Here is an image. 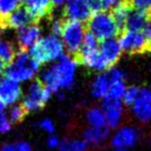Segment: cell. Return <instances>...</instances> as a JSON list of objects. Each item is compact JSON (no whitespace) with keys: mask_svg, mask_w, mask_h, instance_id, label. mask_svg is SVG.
Instances as JSON below:
<instances>
[{"mask_svg":"<svg viewBox=\"0 0 151 151\" xmlns=\"http://www.w3.org/2000/svg\"><path fill=\"white\" fill-rule=\"evenodd\" d=\"M77 64L78 62L73 57L62 54L57 64L42 73V82L51 92H58L60 88H69L73 83Z\"/></svg>","mask_w":151,"mask_h":151,"instance_id":"obj_1","label":"cell"},{"mask_svg":"<svg viewBox=\"0 0 151 151\" xmlns=\"http://www.w3.org/2000/svg\"><path fill=\"white\" fill-rule=\"evenodd\" d=\"M86 29L101 42L114 38L121 33L110 12H99L91 16L87 21Z\"/></svg>","mask_w":151,"mask_h":151,"instance_id":"obj_2","label":"cell"},{"mask_svg":"<svg viewBox=\"0 0 151 151\" xmlns=\"http://www.w3.org/2000/svg\"><path fill=\"white\" fill-rule=\"evenodd\" d=\"M63 44L60 38L54 35H48L38 40L30 48L31 59L40 64L58 59L62 55Z\"/></svg>","mask_w":151,"mask_h":151,"instance_id":"obj_3","label":"cell"},{"mask_svg":"<svg viewBox=\"0 0 151 151\" xmlns=\"http://www.w3.org/2000/svg\"><path fill=\"white\" fill-rule=\"evenodd\" d=\"M85 32H86V26L80 21L67 20L63 18L61 36L63 38L67 52L73 55V57H75L80 51L84 40Z\"/></svg>","mask_w":151,"mask_h":151,"instance_id":"obj_4","label":"cell"},{"mask_svg":"<svg viewBox=\"0 0 151 151\" xmlns=\"http://www.w3.org/2000/svg\"><path fill=\"white\" fill-rule=\"evenodd\" d=\"M35 71L31 67V59L27 51H17L13 62L5 68V77L14 82H23L33 78Z\"/></svg>","mask_w":151,"mask_h":151,"instance_id":"obj_5","label":"cell"},{"mask_svg":"<svg viewBox=\"0 0 151 151\" xmlns=\"http://www.w3.org/2000/svg\"><path fill=\"white\" fill-rule=\"evenodd\" d=\"M51 90L40 80H35L29 87L28 94L24 97L22 107L27 113L45 107L51 97Z\"/></svg>","mask_w":151,"mask_h":151,"instance_id":"obj_6","label":"cell"},{"mask_svg":"<svg viewBox=\"0 0 151 151\" xmlns=\"http://www.w3.org/2000/svg\"><path fill=\"white\" fill-rule=\"evenodd\" d=\"M118 42H119L121 51H124L128 54L134 55L149 52V44L142 31L124 30L122 33H120Z\"/></svg>","mask_w":151,"mask_h":151,"instance_id":"obj_7","label":"cell"},{"mask_svg":"<svg viewBox=\"0 0 151 151\" xmlns=\"http://www.w3.org/2000/svg\"><path fill=\"white\" fill-rule=\"evenodd\" d=\"M64 19L76 21H88L91 12L86 0H66L63 16Z\"/></svg>","mask_w":151,"mask_h":151,"instance_id":"obj_8","label":"cell"},{"mask_svg":"<svg viewBox=\"0 0 151 151\" xmlns=\"http://www.w3.org/2000/svg\"><path fill=\"white\" fill-rule=\"evenodd\" d=\"M22 2L36 23L44 18L52 17L54 11L52 0H22Z\"/></svg>","mask_w":151,"mask_h":151,"instance_id":"obj_9","label":"cell"},{"mask_svg":"<svg viewBox=\"0 0 151 151\" xmlns=\"http://www.w3.org/2000/svg\"><path fill=\"white\" fill-rule=\"evenodd\" d=\"M132 110L136 116L143 122L151 120V90L140 89L137 99L132 104Z\"/></svg>","mask_w":151,"mask_h":151,"instance_id":"obj_10","label":"cell"},{"mask_svg":"<svg viewBox=\"0 0 151 151\" xmlns=\"http://www.w3.org/2000/svg\"><path fill=\"white\" fill-rule=\"evenodd\" d=\"M3 20H4L5 28H13L16 30H20L31 24H37L23 4L18 6Z\"/></svg>","mask_w":151,"mask_h":151,"instance_id":"obj_11","label":"cell"},{"mask_svg":"<svg viewBox=\"0 0 151 151\" xmlns=\"http://www.w3.org/2000/svg\"><path fill=\"white\" fill-rule=\"evenodd\" d=\"M99 53L105 61L108 68H111L119 60L121 56V48L119 46V42L115 38H109L101 42Z\"/></svg>","mask_w":151,"mask_h":151,"instance_id":"obj_12","label":"cell"},{"mask_svg":"<svg viewBox=\"0 0 151 151\" xmlns=\"http://www.w3.org/2000/svg\"><path fill=\"white\" fill-rule=\"evenodd\" d=\"M22 91L17 82L9 80L6 77L0 78V101L5 106L13 105L21 97Z\"/></svg>","mask_w":151,"mask_h":151,"instance_id":"obj_13","label":"cell"},{"mask_svg":"<svg viewBox=\"0 0 151 151\" xmlns=\"http://www.w3.org/2000/svg\"><path fill=\"white\" fill-rule=\"evenodd\" d=\"M103 109L107 124L111 128L116 127L119 124L122 115L121 101H117V99H113L107 95V96L104 97Z\"/></svg>","mask_w":151,"mask_h":151,"instance_id":"obj_14","label":"cell"},{"mask_svg":"<svg viewBox=\"0 0 151 151\" xmlns=\"http://www.w3.org/2000/svg\"><path fill=\"white\" fill-rule=\"evenodd\" d=\"M40 34H42V29L37 24H31L27 27L18 30L17 40L19 49L26 51L28 48H31L38 40Z\"/></svg>","mask_w":151,"mask_h":151,"instance_id":"obj_15","label":"cell"},{"mask_svg":"<svg viewBox=\"0 0 151 151\" xmlns=\"http://www.w3.org/2000/svg\"><path fill=\"white\" fill-rule=\"evenodd\" d=\"M151 20V16L145 12L130 9L125 21V30L129 31H142L146 23Z\"/></svg>","mask_w":151,"mask_h":151,"instance_id":"obj_16","label":"cell"},{"mask_svg":"<svg viewBox=\"0 0 151 151\" xmlns=\"http://www.w3.org/2000/svg\"><path fill=\"white\" fill-rule=\"evenodd\" d=\"M139 134L134 128L123 127L118 130L113 138L112 145L116 148H127L132 147L138 142Z\"/></svg>","mask_w":151,"mask_h":151,"instance_id":"obj_17","label":"cell"},{"mask_svg":"<svg viewBox=\"0 0 151 151\" xmlns=\"http://www.w3.org/2000/svg\"><path fill=\"white\" fill-rule=\"evenodd\" d=\"M109 134H110V130L107 127H104V128L90 127L84 134L85 143L90 145V146H99L101 143H103L108 138Z\"/></svg>","mask_w":151,"mask_h":151,"instance_id":"obj_18","label":"cell"},{"mask_svg":"<svg viewBox=\"0 0 151 151\" xmlns=\"http://www.w3.org/2000/svg\"><path fill=\"white\" fill-rule=\"evenodd\" d=\"M109 91V81L106 73H101L96 77L91 87L92 95L96 99H103L107 96Z\"/></svg>","mask_w":151,"mask_h":151,"instance_id":"obj_19","label":"cell"},{"mask_svg":"<svg viewBox=\"0 0 151 151\" xmlns=\"http://www.w3.org/2000/svg\"><path fill=\"white\" fill-rule=\"evenodd\" d=\"M87 120L92 127L104 128L107 125L105 114L99 108H92L87 112Z\"/></svg>","mask_w":151,"mask_h":151,"instance_id":"obj_20","label":"cell"},{"mask_svg":"<svg viewBox=\"0 0 151 151\" xmlns=\"http://www.w3.org/2000/svg\"><path fill=\"white\" fill-rule=\"evenodd\" d=\"M16 53L17 51L15 49V46L11 42L0 38V58L4 61L5 64L9 65L13 62Z\"/></svg>","mask_w":151,"mask_h":151,"instance_id":"obj_21","label":"cell"},{"mask_svg":"<svg viewBox=\"0 0 151 151\" xmlns=\"http://www.w3.org/2000/svg\"><path fill=\"white\" fill-rule=\"evenodd\" d=\"M125 91H126V87L123 80L117 81V82H114L112 84H110L109 91H108V96L113 99L119 101V99H121L123 97Z\"/></svg>","mask_w":151,"mask_h":151,"instance_id":"obj_22","label":"cell"},{"mask_svg":"<svg viewBox=\"0 0 151 151\" xmlns=\"http://www.w3.org/2000/svg\"><path fill=\"white\" fill-rule=\"evenodd\" d=\"M21 4L22 0H0V17L6 18Z\"/></svg>","mask_w":151,"mask_h":151,"instance_id":"obj_23","label":"cell"},{"mask_svg":"<svg viewBox=\"0 0 151 151\" xmlns=\"http://www.w3.org/2000/svg\"><path fill=\"white\" fill-rule=\"evenodd\" d=\"M27 112L24 110V108L20 106H16V107L12 108L11 113H9V117H11V121L13 123H19L25 118Z\"/></svg>","mask_w":151,"mask_h":151,"instance_id":"obj_24","label":"cell"},{"mask_svg":"<svg viewBox=\"0 0 151 151\" xmlns=\"http://www.w3.org/2000/svg\"><path fill=\"white\" fill-rule=\"evenodd\" d=\"M132 9L145 12L151 16V0H129Z\"/></svg>","mask_w":151,"mask_h":151,"instance_id":"obj_25","label":"cell"},{"mask_svg":"<svg viewBox=\"0 0 151 151\" xmlns=\"http://www.w3.org/2000/svg\"><path fill=\"white\" fill-rule=\"evenodd\" d=\"M139 91H140V89L137 86H130V87H128V88H126L125 93H124L123 97H122L124 104L127 106H132V104H134V99L138 96Z\"/></svg>","mask_w":151,"mask_h":151,"instance_id":"obj_26","label":"cell"},{"mask_svg":"<svg viewBox=\"0 0 151 151\" xmlns=\"http://www.w3.org/2000/svg\"><path fill=\"white\" fill-rule=\"evenodd\" d=\"M106 76H107L108 81H109V86L112 83L123 80V73L118 68H110L108 73H106Z\"/></svg>","mask_w":151,"mask_h":151,"instance_id":"obj_27","label":"cell"},{"mask_svg":"<svg viewBox=\"0 0 151 151\" xmlns=\"http://www.w3.org/2000/svg\"><path fill=\"white\" fill-rule=\"evenodd\" d=\"M62 24H63V17L60 19H54L51 21V33L54 36H61V32H62Z\"/></svg>","mask_w":151,"mask_h":151,"instance_id":"obj_28","label":"cell"},{"mask_svg":"<svg viewBox=\"0 0 151 151\" xmlns=\"http://www.w3.org/2000/svg\"><path fill=\"white\" fill-rule=\"evenodd\" d=\"M87 148V144L85 141L76 140L69 143V150L70 151H84Z\"/></svg>","mask_w":151,"mask_h":151,"instance_id":"obj_29","label":"cell"},{"mask_svg":"<svg viewBox=\"0 0 151 151\" xmlns=\"http://www.w3.org/2000/svg\"><path fill=\"white\" fill-rule=\"evenodd\" d=\"M11 129V123L3 112H0V132H6Z\"/></svg>","mask_w":151,"mask_h":151,"instance_id":"obj_30","label":"cell"},{"mask_svg":"<svg viewBox=\"0 0 151 151\" xmlns=\"http://www.w3.org/2000/svg\"><path fill=\"white\" fill-rule=\"evenodd\" d=\"M40 126H42V129H45L47 132H49V134H52V132H54V129H55L54 124H53V122L51 121L50 119L42 120V123H40Z\"/></svg>","mask_w":151,"mask_h":151,"instance_id":"obj_31","label":"cell"},{"mask_svg":"<svg viewBox=\"0 0 151 151\" xmlns=\"http://www.w3.org/2000/svg\"><path fill=\"white\" fill-rule=\"evenodd\" d=\"M15 145L17 151H31V146L27 142H19Z\"/></svg>","mask_w":151,"mask_h":151,"instance_id":"obj_32","label":"cell"},{"mask_svg":"<svg viewBox=\"0 0 151 151\" xmlns=\"http://www.w3.org/2000/svg\"><path fill=\"white\" fill-rule=\"evenodd\" d=\"M59 145H60V141H59V139L57 138L56 136H52L49 138L48 146L50 147V148H55V147H58Z\"/></svg>","mask_w":151,"mask_h":151,"instance_id":"obj_33","label":"cell"},{"mask_svg":"<svg viewBox=\"0 0 151 151\" xmlns=\"http://www.w3.org/2000/svg\"><path fill=\"white\" fill-rule=\"evenodd\" d=\"M59 151H70L69 150V143L66 140L62 141V143H60L59 145Z\"/></svg>","mask_w":151,"mask_h":151,"instance_id":"obj_34","label":"cell"},{"mask_svg":"<svg viewBox=\"0 0 151 151\" xmlns=\"http://www.w3.org/2000/svg\"><path fill=\"white\" fill-rule=\"evenodd\" d=\"M1 151H17L15 144H6L1 148Z\"/></svg>","mask_w":151,"mask_h":151,"instance_id":"obj_35","label":"cell"},{"mask_svg":"<svg viewBox=\"0 0 151 151\" xmlns=\"http://www.w3.org/2000/svg\"><path fill=\"white\" fill-rule=\"evenodd\" d=\"M7 65L5 64V62L2 60V59L0 58V73H2V71L4 70L5 68H6Z\"/></svg>","mask_w":151,"mask_h":151,"instance_id":"obj_36","label":"cell"},{"mask_svg":"<svg viewBox=\"0 0 151 151\" xmlns=\"http://www.w3.org/2000/svg\"><path fill=\"white\" fill-rule=\"evenodd\" d=\"M52 1H53V4H54V6H55V5L63 4V3H64L66 0H52Z\"/></svg>","mask_w":151,"mask_h":151,"instance_id":"obj_37","label":"cell"},{"mask_svg":"<svg viewBox=\"0 0 151 151\" xmlns=\"http://www.w3.org/2000/svg\"><path fill=\"white\" fill-rule=\"evenodd\" d=\"M3 29H6V28H5V25H4V20H3V18L0 17V31Z\"/></svg>","mask_w":151,"mask_h":151,"instance_id":"obj_38","label":"cell"},{"mask_svg":"<svg viewBox=\"0 0 151 151\" xmlns=\"http://www.w3.org/2000/svg\"><path fill=\"white\" fill-rule=\"evenodd\" d=\"M5 109V105L2 103V101H0V112H3Z\"/></svg>","mask_w":151,"mask_h":151,"instance_id":"obj_39","label":"cell"},{"mask_svg":"<svg viewBox=\"0 0 151 151\" xmlns=\"http://www.w3.org/2000/svg\"><path fill=\"white\" fill-rule=\"evenodd\" d=\"M115 151H128V150L126 148H117Z\"/></svg>","mask_w":151,"mask_h":151,"instance_id":"obj_40","label":"cell"},{"mask_svg":"<svg viewBox=\"0 0 151 151\" xmlns=\"http://www.w3.org/2000/svg\"><path fill=\"white\" fill-rule=\"evenodd\" d=\"M149 52H151V47H150V51H149Z\"/></svg>","mask_w":151,"mask_h":151,"instance_id":"obj_41","label":"cell"},{"mask_svg":"<svg viewBox=\"0 0 151 151\" xmlns=\"http://www.w3.org/2000/svg\"><path fill=\"white\" fill-rule=\"evenodd\" d=\"M150 70H151V67H150Z\"/></svg>","mask_w":151,"mask_h":151,"instance_id":"obj_42","label":"cell"}]
</instances>
